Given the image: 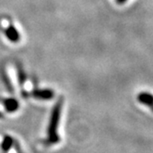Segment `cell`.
I'll use <instances>...</instances> for the list:
<instances>
[{
    "label": "cell",
    "instance_id": "obj_7",
    "mask_svg": "<svg viewBox=\"0 0 153 153\" xmlns=\"http://www.w3.org/2000/svg\"><path fill=\"white\" fill-rule=\"evenodd\" d=\"M127 0H116V3L119 4V5H122V4H125Z\"/></svg>",
    "mask_w": 153,
    "mask_h": 153
},
{
    "label": "cell",
    "instance_id": "obj_5",
    "mask_svg": "<svg viewBox=\"0 0 153 153\" xmlns=\"http://www.w3.org/2000/svg\"><path fill=\"white\" fill-rule=\"evenodd\" d=\"M3 104L7 111L8 112H14L19 108V103L15 99H7L3 101Z\"/></svg>",
    "mask_w": 153,
    "mask_h": 153
},
{
    "label": "cell",
    "instance_id": "obj_1",
    "mask_svg": "<svg viewBox=\"0 0 153 153\" xmlns=\"http://www.w3.org/2000/svg\"><path fill=\"white\" fill-rule=\"evenodd\" d=\"M61 110H62V101L60 100L56 106L53 107V110L51 114L49 126H48V142L51 144L57 143L59 141V136L57 133L58 129V124L61 115Z\"/></svg>",
    "mask_w": 153,
    "mask_h": 153
},
{
    "label": "cell",
    "instance_id": "obj_8",
    "mask_svg": "<svg viewBox=\"0 0 153 153\" xmlns=\"http://www.w3.org/2000/svg\"><path fill=\"white\" fill-rule=\"evenodd\" d=\"M3 101H4V100H1V99H0V102H2V103H3Z\"/></svg>",
    "mask_w": 153,
    "mask_h": 153
},
{
    "label": "cell",
    "instance_id": "obj_3",
    "mask_svg": "<svg viewBox=\"0 0 153 153\" xmlns=\"http://www.w3.org/2000/svg\"><path fill=\"white\" fill-rule=\"evenodd\" d=\"M34 98L41 100H50L53 97V91L51 90H35L31 92Z\"/></svg>",
    "mask_w": 153,
    "mask_h": 153
},
{
    "label": "cell",
    "instance_id": "obj_6",
    "mask_svg": "<svg viewBox=\"0 0 153 153\" xmlns=\"http://www.w3.org/2000/svg\"><path fill=\"white\" fill-rule=\"evenodd\" d=\"M12 145V138L10 137H5V139L3 140V143H2V149L4 150H8L10 149Z\"/></svg>",
    "mask_w": 153,
    "mask_h": 153
},
{
    "label": "cell",
    "instance_id": "obj_4",
    "mask_svg": "<svg viewBox=\"0 0 153 153\" xmlns=\"http://www.w3.org/2000/svg\"><path fill=\"white\" fill-rule=\"evenodd\" d=\"M137 99L141 103H144L145 105L149 106L153 111V95L148 92H141L139 93Z\"/></svg>",
    "mask_w": 153,
    "mask_h": 153
},
{
    "label": "cell",
    "instance_id": "obj_2",
    "mask_svg": "<svg viewBox=\"0 0 153 153\" xmlns=\"http://www.w3.org/2000/svg\"><path fill=\"white\" fill-rule=\"evenodd\" d=\"M5 34L7 38L13 42H17L20 40V34L19 32L17 30V29L13 25H9L6 28L5 30Z\"/></svg>",
    "mask_w": 153,
    "mask_h": 153
}]
</instances>
